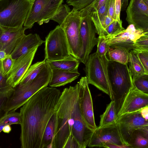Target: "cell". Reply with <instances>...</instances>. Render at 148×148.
<instances>
[{
    "mask_svg": "<svg viewBox=\"0 0 148 148\" xmlns=\"http://www.w3.org/2000/svg\"><path fill=\"white\" fill-rule=\"evenodd\" d=\"M144 2L148 6V0H143Z\"/></svg>",
    "mask_w": 148,
    "mask_h": 148,
    "instance_id": "cell-50",
    "label": "cell"
},
{
    "mask_svg": "<svg viewBox=\"0 0 148 148\" xmlns=\"http://www.w3.org/2000/svg\"><path fill=\"white\" fill-rule=\"evenodd\" d=\"M103 147L107 148H130L128 146L125 145H117L113 144H106L104 145Z\"/></svg>",
    "mask_w": 148,
    "mask_h": 148,
    "instance_id": "cell-43",
    "label": "cell"
},
{
    "mask_svg": "<svg viewBox=\"0 0 148 148\" xmlns=\"http://www.w3.org/2000/svg\"><path fill=\"white\" fill-rule=\"evenodd\" d=\"M116 124L124 144L131 148L128 143L132 134L136 130L148 126V120L143 118L140 112H138L121 116L118 118Z\"/></svg>",
    "mask_w": 148,
    "mask_h": 148,
    "instance_id": "cell-11",
    "label": "cell"
},
{
    "mask_svg": "<svg viewBox=\"0 0 148 148\" xmlns=\"http://www.w3.org/2000/svg\"><path fill=\"white\" fill-rule=\"evenodd\" d=\"M80 75L78 71L71 72L56 68L51 69L49 85L53 87L64 86L75 80Z\"/></svg>",
    "mask_w": 148,
    "mask_h": 148,
    "instance_id": "cell-20",
    "label": "cell"
},
{
    "mask_svg": "<svg viewBox=\"0 0 148 148\" xmlns=\"http://www.w3.org/2000/svg\"><path fill=\"white\" fill-rule=\"evenodd\" d=\"M51 73V69L46 61L44 68L35 78L27 84H18L14 88L13 93L4 104L0 114L2 112L4 114L10 111H15L36 92L47 86Z\"/></svg>",
    "mask_w": 148,
    "mask_h": 148,
    "instance_id": "cell-3",
    "label": "cell"
},
{
    "mask_svg": "<svg viewBox=\"0 0 148 148\" xmlns=\"http://www.w3.org/2000/svg\"><path fill=\"white\" fill-rule=\"evenodd\" d=\"M126 20L144 32L148 29V6L143 0H130L126 10Z\"/></svg>",
    "mask_w": 148,
    "mask_h": 148,
    "instance_id": "cell-15",
    "label": "cell"
},
{
    "mask_svg": "<svg viewBox=\"0 0 148 148\" xmlns=\"http://www.w3.org/2000/svg\"><path fill=\"white\" fill-rule=\"evenodd\" d=\"M63 2V0H33L24 27L27 29H31L36 22L40 25L48 23Z\"/></svg>",
    "mask_w": 148,
    "mask_h": 148,
    "instance_id": "cell-9",
    "label": "cell"
},
{
    "mask_svg": "<svg viewBox=\"0 0 148 148\" xmlns=\"http://www.w3.org/2000/svg\"><path fill=\"white\" fill-rule=\"evenodd\" d=\"M138 129L148 134V126L143 127Z\"/></svg>",
    "mask_w": 148,
    "mask_h": 148,
    "instance_id": "cell-48",
    "label": "cell"
},
{
    "mask_svg": "<svg viewBox=\"0 0 148 148\" xmlns=\"http://www.w3.org/2000/svg\"><path fill=\"white\" fill-rule=\"evenodd\" d=\"M115 0H110L107 15L115 20Z\"/></svg>",
    "mask_w": 148,
    "mask_h": 148,
    "instance_id": "cell-41",
    "label": "cell"
},
{
    "mask_svg": "<svg viewBox=\"0 0 148 148\" xmlns=\"http://www.w3.org/2000/svg\"><path fill=\"white\" fill-rule=\"evenodd\" d=\"M45 42V41L42 40L37 34L25 35L10 55L13 59H17Z\"/></svg>",
    "mask_w": 148,
    "mask_h": 148,
    "instance_id": "cell-19",
    "label": "cell"
},
{
    "mask_svg": "<svg viewBox=\"0 0 148 148\" xmlns=\"http://www.w3.org/2000/svg\"><path fill=\"white\" fill-rule=\"evenodd\" d=\"M21 123V116L20 113L16 112L15 111H10L0 117V132L2 131L3 128L6 125H20Z\"/></svg>",
    "mask_w": 148,
    "mask_h": 148,
    "instance_id": "cell-30",
    "label": "cell"
},
{
    "mask_svg": "<svg viewBox=\"0 0 148 148\" xmlns=\"http://www.w3.org/2000/svg\"><path fill=\"white\" fill-rule=\"evenodd\" d=\"M46 63L45 59L31 65L18 84H25L34 79L40 73Z\"/></svg>",
    "mask_w": 148,
    "mask_h": 148,
    "instance_id": "cell-28",
    "label": "cell"
},
{
    "mask_svg": "<svg viewBox=\"0 0 148 148\" xmlns=\"http://www.w3.org/2000/svg\"><path fill=\"white\" fill-rule=\"evenodd\" d=\"M62 92L53 87H43L21 107L20 140L22 148H42L46 126L56 108Z\"/></svg>",
    "mask_w": 148,
    "mask_h": 148,
    "instance_id": "cell-1",
    "label": "cell"
},
{
    "mask_svg": "<svg viewBox=\"0 0 148 148\" xmlns=\"http://www.w3.org/2000/svg\"><path fill=\"white\" fill-rule=\"evenodd\" d=\"M78 83L79 101L82 116L88 127L94 131L97 127L95 123L92 98L86 77H82Z\"/></svg>",
    "mask_w": 148,
    "mask_h": 148,
    "instance_id": "cell-12",
    "label": "cell"
},
{
    "mask_svg": "<svg viewBox=\"0 0 148 148\" xmlns=\"http://www.w3.org/2000/svg\"><path fill=\"white\" fill-rule=\"evenodd\" d=\"M91 13L82 17L80 28V34L82 48L79 60L84 64L94 47L97 45L98 38L96 37L95 25L92 20Z\"/></svg>",
    "mask_w": 148,
    "mask_h": 148,
    "instance_id": "cell-10",
    "label": "cell"
},
{
    "mask_svg": "<svg viewBox=\"0 0 148 148\" xmlns=\"http://www.w3.org/2000/svg\"><path fill=\"white\" fill-rule=\"evenodd\" d=\"M99 127H102L116 123L118 117L114 102L113 101L107 105L104 112L100 116Z\"/></svg>",
    "mask_w": 148,
    "mask_h": 148,
    "instance_id": "cell-26",
    "label": "cell"
},
{
    "mask_svg": "<svg viewBox=\"0 0 148 148\" xmlns=\"http://www.w3.org/2000/svg\"><path fill=\"white\" fill-rule=\"evenodd\" d=\"M57 127L56 112L49 119L46 127L42 140V148H55V137Z\"/></svg>",
    "mask_w": 148,
    "mask_h": 148,
    "instance_id": "cell-21",
    "label": "cell"
},
{
    "mask_svg": "<svg viewBox=\"0 0 148 148\" xmlns=\"http://www.w3.org/2000/svg\"><path fill=\"white\" fill-rule=\"evenodd\" d=\"M107 70L117 115L127 96L134 86L128 64L108 60Z\"/></svg>",
    "mask_w": 148,
    "mask_h": 148,
    "instance_id": "cell-4",
    "label": "cell"
},
{
    "mask_svg": "<svg viewBox=\"0 0 148 148\" xmlns=\"http://www.w3.org/2000/svg\"><path fill=\"white\" fill-rule=\"evenodd\" d=\"M134 86L140 91L148 94V74L146 73L136 77L133 81Z\"/></svg>",
    "mask_w": 148,
    "mask_h": 148,
    "instance_id": "cell-33",
    "label": "cell"
},
{
    "mask_svg": "<svg viewBox=\"0 0 148 148\" xmlns=\"http://www.w3.org/2000/svg\"><path fill=\"white\" fill-rule=\"evenodd\" d=\"M137 53L145 70L148 74V50L135 49H134Z\"/></svg>",
    "mask_w": 148,
    "mask_h": 148,
    "instance_id": "cell-37",
    "label": "cell"
},
{
    "mask_svg": "<svg viewBox=\"0 0 148 148\" xmlns=\"http://www.w3.org/2000/svg\"><path fill=\"white\" fill-rule=\"evenodd\" d=\"M71 11L68 5L62 4L56 13L50 20L57 22L60 25Z\"/></svg>",
    "mask_w": 148,
    "mask_h": 148,
    "instance_id": "cell-32",
    "label": "cell"
},
{
    "mask_svg": "<svg viewBox=\"0 0 148 148\" xmlns=\"http://www.w3.org/2000/svg\"><path fill=\"white\" fill-rule=\"evenodd\" d=\"M54 1H60V0H54Z\"/></svg>",
    "mask_w": 148,
    "mask_h": 148,
    "instance_id": "cell-51",
    "label": "cell"
},
{
    "mask_svg": "<svg viewBox=\"0 0 148 148\" xmlns=\"http://www.w3.org/2000/svg\"><path fill=\"white\" fill-rule=\"evenodd\" d=\"M45 51L46 60H60L72 56L64 30L60 25L51 31L46 37Z\"/></svg>",
    "mask_w": 148,
    "mask_h": 148,
    "instance_id": "cell-7",
    "label": "cell"
},
{
    "mask_svg": "<svg viewBox=\"0 0 148 148\" xmlns=\"http://www.w3.org/2000/svg\"><path fill=\"white\" fill-rule=\"evenodd\" d=\"M108 60L106 55L99 56L96 52L90 54L85 64L88 82L108 95L111 101L112 95L107 73Z\"/></svg>",
    "mask_w": 148,
    "mask_h": 148,
    "instance_id": "cell-6",
    "label": "cell"
},
{
    "mask_svg": "<svg viewBox=\"0 0 148 148\" xmlns=\"http://www.w3.org/2000/svg\"><path fill=\"white\" fill-rule=\"evenodd\" d=\"M6 52L4 50H0V60L4 59L8 56Z\"/></svg>",
    "mask_w": 148,
    "mask_h": 148,
    "instance_id": "cell-47",
    "label": "cell"
},
{
    "mask_svg": "<svg viewBox=\"0 0 148 148\" xmlns=\"http://www.w3.org/2000/svg\"><path fill=\"white\" fill-rule=\"evenodd\" d=\"M143 118L148 120V107H145L141 109L140 111Z\"/></svg>",
    "mask_w": 148,
    "mask_h": 148,
    "instance_id": "cell-44",
    "label": "cell"
},
{
    "mask_svg": "<svg viewBox=\"0 0 148 148\" xmlns=\"http://www.w3.org/2000/svg\"><path fill=\"white\" fill-rule=\"evenodd\" d=\"M145 107H148V94L134 86L127 96L117 116L118 118L126 113L140 112Z\"/></svg>",
    "mask_w": 148,
    "mask_h": 148,
    "instance_id": "cell-18",
    "label": "cell"
},
{
    "mask_svg": "<svg viewBox=\"0 0 148 148\" xmlns=\"http://www.w3.org/2000/svg\"><path fill=\"white\" fill-rule=\"evenodd\" d=\"M129 0H121V11L125 10L127 7L128 4Z\"/></svg>",
    "mask_w": 148,
    "mask_h": 148,
    "instance_id": "cell-45",
    "label": "cell"
},
{
    "mask_svg": "<svg viewBox=\"0 0 148 148\" xmlns=\"http://www.w3.org/2000/svg\"><path fill=\"white\" fill-rule=\"evenodd\" d=\"M97 0H67L66 2L69 5L72 6L73 8L79 11L84 8L86 10H89Z\"/></svg>",
    "mask_w": 148,
    "mask_h": 148,
    "instance_id": "cell-31",
    "label": "cell"
},
{
    "mask_svg": "<svg viewBox=\"0 0 148 148\" xmlns=\"http://www.w3.org/2000/svg\"><path fill=\"white\" fill-rule=\"evenodd\" d=\"M144 35L148 36V29L144 32Z\"/></svg>",
    "mask_w": 148,
    "mask_h": 148,
    "instance_id": "cell-49",
    "label": "cell"
},
{
    "mask_svg": "<svg viewBox=\"0 0 148 148\" xmlns=\"http://www.w3.org/2000/svg\"><path fill=\"white\" fill-rule=\"evenodd\" d=\"M26 29L24 26L12 27L0 25V50L10 55L25 35Z\"/></svg>",
    "mask_w": 148,
    "mask_h": 148,
    "instance_id": "cell-17",
    "label": "cell"
},
{
    "mask_svg": "<svg viewBox=\"0 0 148 148\" xmlns=\"http://www.w3.org/2000/svg\"><path fill=\"white\" fill-rule=\"evenodd\" d=\"M12 128L10 125H5L3 128L2 131L6 133H9L11 131Z\"/></svg>",
    "mask_w": 148,
    "mask_h": 148,
    "instance_id": "cell-46",
    "label": "cell"
},
{
    "mask_svg": "<svg viewBox=\"0 0 148 148\" xmlns=\"http://www.w3.org/2000/svg\"><path fill=\"white\" fill-rule=\"evenodd\" d=\"M96 52L100 56H105L108 49L109 45L107 42L106 36H99Z\"/></svg>",
    "mask_w": 148,
    "mask_h": 148,
    "instance_id": "cell-36",
    "label": "cell"
},
{
    "mask_svg": "<svg viewBox=\"0 0 148 148\" xmlns=\"http://www.w3.org/2000/svg\"><path fill=\"white\" fill-rule=\"evenodd\" d=\"M114 20L112 17L108 15L106 16L100 23V26L102 31L104 34V29L109 25Z\"/></svg>",
    "mask_w": 148,
    "mask_h": 148,
    "instance_id": "cell-39",
    "label": "cell"
},
{
    "mask_svg": "<svg viewBox=\"0 0 148 148\" xmlns=\"http://www.w3.org/2000/svg\"><path fill=\"white\" fill-rule=\"evenodd\" d=\"M33 0H0V25L23 27Z\"/></svg>",
    "mask_w": 148,
    "mask_h": 148,
    "instance_id": "cell-5",
    "label": "cell"
},
{
    "mask_svg": "<svg viewBox=\"0 0 148 148\" xmlns=\"http://www.w3.org/2000/svg\"><path fill=\"white\" fill-rule=\"evenodd\" d=\"M127 64L133 81L137 77L146 73L140 60L134 49L129 51Z\"/></svg>",
    "mask_w": 148,
    "mask_h": 148,
    "instance_id": "cell-23",
    "label": "cell"
},
{
    "mask_svg": "<svg viewBox=\"0 0 148 148\" xmlns=\"http://www.w3.org/2000/svg\"><path fill=\"white\" fill-rule=\"evenodd\" d=\"M106 144L124 145L116 123L97 127L94 131L88 143L89 147H103Z\"/></svg>",
    "mask_w": 148,
    "mask_h": 148,
    "instance_id": "cell-14",
    "label": "cell"
},
{
    "mask_svg": "<svg viewBox=\"0 0 148 148\" xmlns=\"http://www.w3.org/2000/svg\"><path fill=\"white\" fill-rule=\"evenodd\" d=\"M79 84L64 89L57 105V112L60 120L68 125L71 134L76 139L80 148L88 145L94 131L85 123L81 111L78 98Z\"/></svg>",
    "mask_w": 148,
    "mask_h": 148,
    "instance_id": "cell-2",
    "label": "cell"
},
{
    "mask_svg": "<svg viewBox=\"0 0 148 148\" xmlns=\"http://www.w3.org/2000/svg\"><path fill=\"white\" fill-rule=\"evenodd\" d=\"M129 53V51L125 49L109 45L106 56L108 60L126 64L128 63Z\"/></svg>",
    "mask_w": 148,
    "mask_h": 148,
    "instance_id": "cell-25",
    "label": "cell"
},
{
    "mask_svg": "<svg viewBox=\"0 0 148 148\" xmlns=\"http://www.w3.org/2000/svg\"><path fill=\"white\" fill-rule=\"evenodd\" d=\"M110 0H106L104 3L96 10L91 13V17L95 25L97 33L99 36H105L103 33L100 26V23L103 18L107 15Z\"/></svg>",
    "mask_w": 148,
    "mask_h": 148,
    "instance_id": "cell-24",
    "label": "cell"
},
{
    "mask_svg": "<svg viewBox=\"0 0 148 148\" xmlns=\"http://www.w3.org/2000/svg\"><path fill=\"white\" fill-rule=\"evenodd\" d=\"M115 20L118 21L121 20L120 18L121 10V0H115Z\"/></svg>",
    "mask_w": 148,
    "mask_h": 148,
    "instance_id": "cell-40",
    "label": "cell"
},
{
    "mask_svg": "<svg viewBox=\"0 0 148 148\" xmlns=\"http://www.w3.org/2000/svg\"><path fill=\"white\" fill-rule=\"evenodd\" d=\"M144 35L143 30L129 24L126 29L116 34L106 36V40L111 46L123 48L129 51L136 48V42Z\"/></svg>",
    "mask_w": 148,
    "mask_h": 148,
    "instance_id": "cell-13",
    "label": "cell"
},
{
    "mask_svg": "<svg viewBox=\"0 0 148 148\" xmlns=\"http://www.w3.org/2000/svg\"><path fill=\"white\" fill-rule=\"evenodd\" d=\"M14 63V59L10 55H8L0 62V73L4 77L6 76L11 70Z\"/></svg>",
    "mask_w": 148,
    "mask_h": 148,
    "instance_id": "cell-35",
    "label": "cell"
},
{
    "mask_svg": "<svg viewBox=\"0 0 148 148\" xmlns=\"http://www.w3.org/2000/svg\"></svg>",
    "mask_w": 148,
    "mask_h": 148,
    "instance_id": "cell-52",
    "label": "cell"
},
{
    "mask_svg": "<svg viewBox=\"0 0 148 148\" xmlns=\"http://www.w3.org/2000/svg\"><path fill=\"white\" fill-rule=\"evenodd\" d=\"M122 22L121 20L118 21L114 20L104 30L105 36L112 35L116 34L125 29L123 27Z\"/></svg>",
    "mask_w": 148,
    "mask_h": 148,
    "instance_id": "cell-34",
    "label": "cell"
},
{
    "mask_svg": "<svg viewBox=\"0 0 148 148\" xmlns=\"http://www.w3.org/2000/svg\"><path fill=\"white\" fill-rule=\"evenodd\" d=\"M46 61L51 69L56 68L71 72L78 71L80 62L79 60L72 56L62 60Z\"/></svg>",
    "mask_w": 148,
    "mask_h": 148,
    "instance_id": "cell-22",
    "label": "cell"
},
{
    "mask_svg": "<svg viewBox=\"0 0 148 148\" xmlns=\"http://www.w3.org/2000/svg\"><path fill=\"white\" fill-rule=\"evenodd\" d=\"M106 0H97L95 3L90 9V11L92 12L99 9L100 7L104 3Z\"/></svg>",
    "mask_w": 148,
    "mask_h": 148,
    "instance_id": "cell-42",
    "label": "cell"
},
{
    "mask_svg": "<svg viewBox=\"0 0 148 148\" xmlns=\"http://www.w3.org/2000/svg\"><path fill=\"white\" fill-rule=\"evenodd\" d=\"M82 18L79 11L73 8L60 25L65 32L71 54L78 60L82 48L80 28Z\"/></svg>",
    "mask_w": 148,
    "mask_h": 148,
    "instance_id": "cell-8",
    "label": "cell"
},
{
    "mask_svg": "<svg viewBox=\"0 0 148 148\" xmlns=\"http://www.w3.org/2000/svg\"><path fill=\"white\" fill-rule=\"evenodd\" d=\"M128 144L131 148H148V134L139 129L135 130Z\"/></svg>",
    "mask_w": 148,
    "mask_h": 148,
    "instance_id": "cell-27",
    "label": "cell"
},
{
    "mask_svg": "<svg viewBox=\"0 0 148 148\" xmlns=\"http://www.w3.org/2000/svg\"><path fill=\"white\" fill-rule=\"evenodd\" d=\"M7 78L0 73V111L1 112L7 100L11 96L14 88L8 84Z\"/></svg>",
    "mask_w": 148,
    "mask_h": 148,
    "instance_id": "cell-29",
    "label": "cell"
},
{
    "mask_svg": "<svg viewBox=\"0 0 148 148\" xmlns=\"http://www.w3.org/2000/svg\"><path fill=\"white\" fill-rule=\"evenodd\" d=\"M63 148H80V147L77 140L71 134L67 140Z\"/></svg>",
    "mask_w": 148,
    "mask_h": 148,
    "instance_id": "cell-38",
    "label": "cell"
},
{
    "mask_svg": "<svg viewBox=\"0 0 148 148\" xmlns=\"http://www.w3.org/2000/svg\"><path fill=\"white\" fill-rule=\"evenodd\" d=\"M38 48L35 47L19 58L14 60L12 66L6 76L8 84L13 88L19 84L30 66Z\"/></svg>",
    "mask_w": 148,
    "mask_h": 148,
    "instance_id": "cell-16",
    "label": "cell"
}]
</instances>
